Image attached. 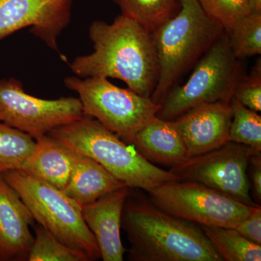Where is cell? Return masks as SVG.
Segmentation results:
<instances>
[{
  "instance_id": "obj_10",
  "label": "cell",
  "mask_w": 261,
  "mask_h": 261,
  "mask_svg": "<svg viewBox=\"0 0 261 261\" xmlns=\"http://www.w3.org/2000/svg\"><path fill=\"white\" fill-rule=\"evenodd\" d=\"M252 155L255 154L250 147L229 141L210 152L190 158L169 171L182 181L198 182L233 200L257 206L250 195L247 174Z\"/></svg>"
},
{
  "instance_id": "obj_19",
  "label": "cell",
  "mask_w": 261,
  "mask_h": 261,
  "mask_svg": "<svg viewBox=\"0 0 261 261\" xmlns=\"http://www.w3.org/2000/svg\"><path fill=\"white\" fill-rule=\"evenodd\" d=\"M122 14L152 34L178 13L180 0H113Z\"/></svg>"
},
{
  "instance_id": "obj_14",
  "label": "cell",
  "mask_w": 261,
  "mask_h": 261,
  "mask_svg": "<svg viewBox=\"0 0 261 261\" xmlns=\"http://www.w3.org/2000/svg\"><path fill=\"white\" fill-rule=\"evenodd\" d=\"M130 190L123 187L82 206L83 219L97 241L102 260H123L127 250L121 242V219Z\"/></svg>"
},
{
  "instance_id": "obj_5",
  "label": "cell",
  "mask_w": 261,
  "mask_h": 261,
  "mask_svg": "<svg viewBox=\"0 0 261 261\" xmlns=\"http://www.w3.org/2000/svg\"><path fill=\"white\" fill-rule=\"evenodd\" d=\"M0 173L28 206L37 224L62 243L87 255L89 261L101 258L97 241L84 221L80 204L63 190L22 170Z\"/></svg>"
},
{
  "instance_id": "obj_2",
  "label": "cell",
  "mask_w": 261,
  "mask_h": 261,
  "mask_svg": "<svg viewBox=\"0 0 261 261\" xmlns=\"http://www.w3.org/2000/svg\"><path fill=\"white\" fill-rule=\"evenodd\" d=\"M121 228L129 242L130 261H223L201 226L164 212L130 190Z\"/></svg>"
},
{
  "instance_id": "obj_13",
  "label": "cell",
  "mask_w": 261,
  "mask_h": 261,
  "mask_svg": "<svg viewBox=\"0 0 261 261\" xmlns=\"http://www.w3.org/2000/svg\"><path fill=\"white\" fill-rule=\"evenodd\" d=\"M34 225L28 206L0 173V261H28Z\"/></svg>"
},
{
  "instance_id": "obj_18",
  "label": "cell",
  "mask_w": 261,
  "mask_h": 261,
  "mask_svg": "<svg viewBox=\"0 0 261 261\" xmlns=\"http://www.w3.org/2000/svg\"><path fill=\"white\" fill-rule=\"evenodd\" d=\"M206 238L225 261H260L261 245L244 238L232 228L200 226Z\"/></svg>"
},
{
  "instance_id": "obj_7",
  "label": "cell",
  "mask_w": 261,
  "mask_h": 261,
  "mask_svg": "<svg viewBox=\"0 0 261 261\" xmlns=\"http://www.w3.org/2000/svg\"><path fill=\"white\" fill-rule=\"evenodd\" d=\"M238 60L224 32L196 63L186 83L168 92L156 116L173 121L200 105L231 99L240 79Z\"/></svg>"
},
{
  "instance_id": "obj_23",
  "label": "cell",
  "mask_w": 261,
  "mask_h": 261,
  "mask_svg": "<svg viewBox=\"0 0 261 261\" xmlns=\"http://www.w3.org/2000/svg\"><path fill=\"white\" fill-rule=\"evenodd\" d=\"M34 228L36 237L28 261H89L87 255L62 243L40 224Z\"/></svg>"
},
{
  "instance_id": "obj_16",
  "label": "cell",
  "mask_w": 261,
  "mask_h": 261,
  "mask_svg": "<svg viewBox=\"0 0 261 261\" xmlns=\"http://www.w3.org/2000/svg\"><path fill=\"white\" fill-rule=\"evenodd\" d=\"M71 152V173L63 191L81 206L126 186L97 161L80 152Z\"/></svg>"
},
{
  "instance_id": "obj_15",
  "label": "cell",
  "mask_w": 261,
  "mask_h": 261,
  "mask_svg": "<svg viewBox=\"0 0 261 261\" xmlns=\"http://www.w3.org/2000/svg\"><path fill=\"white\" fill-rule=\"evenodd\" d=\"M130 143L154 165L172 168L188 159L186 145L174 121L157 116L139 130Z\"/></svg>"
},
{
  "instance_id": "obj_4",
  "label": "cell",
  "mask_w": 261,
  "mask_h": 261,
  "mask_svg": "<svg viewBox=\"0 0 261 261\" xmlns=\"http://www.w3.org/2000/svg\"><path fill=\"white\" fill-rule=\"evenodd\" d=\"M180 4L178 13L152 33L159 76L151 99L161 106L175 82L224 32L205 14L198 0H180Z\"/></svg>"
},
{
  "instance_id": "obj_6",
  "label": "cell",
  "mask_w": 261,
  "mask_h": 261,
  "mask_svg": "<svg viewBox=\"0 0 261 261\" xmlns=\"http://www.w3.org/2000/svg\"><path fill=\"white\" fill-rule=\"evenodd\" d=\"M64 84L80 96L84 116L97 120L125 142L130 143L161 108L151 97L117 87L102 77H68Z\"/></svg>"
},
{
  "instance_id": "obj_11",
  "label": "cell",
  "mask_w": 261,
  "mask_h": 261,
  "mask_svg": "<svg viewBox=\"0 0 261 261\" xmlns=\"http://www.w3.org/2000/svg\"><path fill=\"white\" fill-rule=\"evenodd\" d=\"M74 0H0V41L20 29L59 53L58 38L70 23Z\"/></svg>"
},
{
  "instance_id": "obj_24",
  "label": "cell",
  "mask_w": 261,
  "mask_h": 261,
  "mask_svg": "<svg viewBox=\"0 0 261 261\" xmlns=\"http://www.w3.org/2000/svg\"><path fill=\"white\" fill-rule=\"evenodd\" d=\"M206 15L227 33L240 18L251 13L249 0H198Z\"/></svg>"
},
{
  "instance_id": "obj_3",
  "label": "cell",
  "mask_w": 261,
  "mask_h": 261,
  "mask_svg": "<svg viewBox=\"0 0 261 261\" xmlns=\"http://www.w3.org/2000/svg\"><path fill=\"white\" fill-rule=\"evenodd\" d=\"M48 135L71 150L97 161L130 188L148 192L163 184L181 180L171 171L149 163L135 147L92 117L84 116Z\"/></svg>"
},
{
  "instance_id": "obj_1",
  "label": "cell",
  "mask_w": 261,
  "mask_h": 261,
  "mask_svg": "<svg viewBox=\"0 0 261 261\" xmlns=\"http://www.w3.org/2000/svg\"><path fill=\"white\" fill-rule=\"evenodd\" d=\"M89 37L94 51L75 58L70 65L73 73L82 79H117L136 93L151 97L159 76L152 34L121 15L112 23L94 21Z\"/></svg>"
},
{
  "instance_id": "obj_20",
  "label": "cell",
  "mask_w": 261,
  "mask_h": 261,
  "mask_svg": "<svg viewBox=\"0 0 261 261\" xmlns=\"http://www.w3.org/2000/svg\"><path fill=\"white\" fill-rule=\"evenodd\" d=\"M35 147L28 134L0 122V173L21 169Z\"/></svg>"
},
{
  "instance_id": "obj_17",
  "label": "cell",
  "mask_w": 261,
  "mask_h": 261,
  "mask_svg": "<svg viewBox=\"0 0 261 261\" xmlns=\"http://www.w3.org/2000/svg\"><path fill=\"white\" fill-rule=\"evenodd\" d=\"M71 168V150L46 135L36 140L34 152L20 170L63 190L69 181Z\"/></svg>"
},
{
  "instance_id": "obj_25",
  "label": "cell",
  "mask_w": 261,
  "mask_h": 261,
  "mask_svg": "<svg viewBox=\"0 0 261 261\" xmlns=\"http://www.w3.org/2000/svg\"><path fill=\"white\" fill-rule=\"evenodd\" d=\"M256 65L250 76L239 80L232 97L245 107L258 113L261 111V70L260 63Z\"/></svg>"
},
{
  "instance_id": "obj_21",
  "label": "cell",
  "mask_w": 261,
  "mask_h": 261,
  "mask_svg": "<svg viewBox=\"0 0 261 261\" xmlns=\"http://www.w3.org/2000/svg\"><path fill=\"white\" fill-rule=\"evenodd\" d=\"M233 116L229 128V141L250 147L255 155H261V116L231 99Z\"/></svg>"
},
{
  "instance_id": "obj_12",
  "label": "cell",
  "mask_w": 261,
  "mask_h": 261,
  "mask_svg": "<svg viewBox=\"0 0 261 261\" xmlns=\"http://www.w3.org/2000/svg\"><path fill=\"white\" fill-rule=\"evenodd\" d=\"M233 111L231 99L202 104L173 120L188 159L206 153L229 142Z\"/></svg>"
},
{
  "instance_id": "obj_26",
  "label": "cell",
  "mask_w": 261,
  "mask_h": 261,
  "mask_svg": "<svg viewBox=\"0 0 261 261\" xmlns=\"http://www.w3.org/2000/svg\"><path fill=\"white\" fill-rule=\"evenodd\" d=\"M235 230L252 243L261 245V207L257 206L248 217L240 221Z\"/></svg>"
},
{
  "instance_id": "obj_9",
  "label": "cell",
  "mask_w": 261,
  "mask_h": 261,
  "mask_svg": "<svg viewBox=\"0 0 261 261\" xmlns=\"http://www.w3.org/2000/svg\"><path fill=\"white\" fill-rule=\"evenodd\" d=\"M83 116L80 98L40 99L27 94L16 79L0 80V122L35 140Z\"/></svg>"
},
{
  "instance_id": "obj_28",
  "label": "cell",
  "mask_w": 261,
  "mask_h": 261,
  "mask_svg": "<svg viewBox=\"0 0 261 261\" xmlns=\"http://www.w3.org/2000/svg\"><path fill=\"white\" fill-rule=\"evenodd\" d=\"M251 12H261V0H249Z\"/></svg>"
},
{
  "instance_id": "obj_27",
  "label": "cell",
  "mask_w": 261,
  "mask_h": 261,
  "mask_svg": "<svg viewBox=\"0 0 261 261\" xmlns=\"http://www.w3.org/2000/svg\"><path fill=\"white\" fill-rule=\"evenodd\" d=\"M250 181L254 197L257 202L261 201V155H252L249 163Z\"/></svg>"
},
{
  "instance_id": "obj_8",
  "label": "cell",
  "mask_w": 261,
  "mask_h": 261,
  "mask_svg": "<svg viewBox=\"0 0 261 261\" xmlns=\"http://www.w3.org/2000/svg\"><path fill=\"white\" fill-rule=\"evenodd\" d=\"M147 192L161 210L200 226L234 228L258 206L247 205L192 181L168 182Z\"/></svg>"
},
{
  "instance_id": "obj_22",
  "label": "cell",
  "mask_w": 261,
  "mask_h": 261,
  "mask_svg": "<svg viewBox=\"0 0 261 261\" xmlns=\"http://www.w3.org/2000/svg\"><path fill=\"white\" fill-rule=\"evenodd\" d=\"M238 59L261 54V12H251L238 20L227 33Z\"/></svg>"
}]
</instances>
